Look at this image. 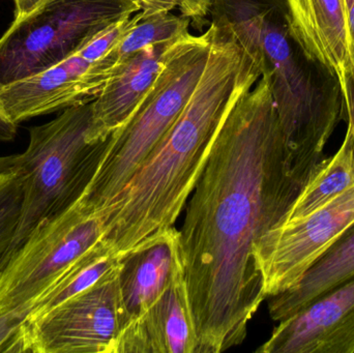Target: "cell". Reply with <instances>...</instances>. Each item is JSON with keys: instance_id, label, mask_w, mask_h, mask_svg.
<instances>
[{"instance_id": "1", "label": "cell", "mask_w": 354, "mask_h": 353, "mask_svg": "<svg viewBox=\"0 0 354 353\" xmlns=\"http://www.w3.org/2000/svg\"><path fill=\"white\" fill-rule=\"evenodd\" d=\"M301 188L270 83L261 76L216 133L179 230L198 353L245 341L266 300L254 247L283 221Z\"/></svg>"}, {"instance_id": "2", "label": "cell", "mask_w": 354, "mask_h": 353, "mask_svg": "<svg viewBox=\"0 0 354 353\" xmlns=\"http://www.w3.org/2000/svg\"><path fill=\"white\" fill-rule=\"evenodd\" d=\"M201 78L174 126L101 216L104 240L124 256L174 227L235 102L261 77L257 62L224 23L210 22Z\"/></svg>"}, {"instance_id": "3", "label": "cell", "mask_w": 354, "mask_h": 353, "mask_svg": "<svg viewBox=\"0 0 354 353\" xmlns=\"http://www.w3.org/2000/svg\"><path fill=\"white\" fill-rule=\"evenodd\" d=\"M91 124L93 102L74 106L29 128L23 153L0 157V173L14 172L22 180V209L12 254L39 223L59 215L84 194L110 139L89 140Z\"/></svg>"}, {"instance_id": "4", "label": "cell", "mask_w": 354, "mask_h": 353, "mask_svg": "<svg viewBox=\"0 0 354 353\" xmlns=\"http://www.w3.org/2000/svg\"><path fill=\"white\" fill-rule=\"evenodd\" d=\"M209 27L201 35L187 33L170 47L159 77L128 122L110 136L103 159L79 199L101 213L122 192L185 109L205 68Z\"/></svg>"}, {"instance_id": "5", "label": "cell", "mask_w": 354, "mask_h": 353, "mask_svg": "<svg viewBox=\"0 0 354 353\" xmlns=\"http://www.w3.org/2000/svg\"><path fill=\"white\" fill-rule=\"evenodd\" d=\"M141 10L135 0H48L0 37V84L41 72L114 23Z\"/></svg>"}, {"instance_id": "6", "label": "cell", "mask_w": 354, "mask_h": 353, "mask_svg": "<svg viewBox=\"0 0 354 353\" xmlns=\"http://www.w3.org/2000/svg\"><path fill=\"white\" fill-rule=\"evenodd\" d=\"M104 233L101 217L79 201L39 223L0 271V313L26 318L35 300Z\"/></svg>"}, {"instance_id": "7", "label": "cell", "mask_w": 354, "mask_h": 353, "mask_svg": "<svg viewBox=\"0 0 354 353\" xmlns=\"http://www.w3.org/2000/svg\"><path fill=\"white\" fill-rule=\"evenodd\" d=\"M118 271L49 312L25 319L21 353H115L129 323Z\"/></svg>"}, {"instance_id": "8", "label": "cell", "mask_w": 354, "mask_h": 353, "mask_svg": "<svg viewBox=\"0 0 354 353\" xmlns=\"http://www.w3.org/2000/svg\"><path fill=\"white\" fill-rule=\"evenodd\" d=\"M353 226L354 186L315 213L266 232L254 247L266 298L295 287Z\"/></svg>"}, {"instance_id": "9", "label": "cell", "mask_w": 354, "mask_h": 353, "mask_svg": "<svg viewBox=\"0 0 354 353\" xmlns=\"http://www.w3.org/2000/svg\"><path fill=\"white\" fill-rule=\"evenodd\" d=\"M108 80L99 62L88 61L76 52L41 72L3 85L0 110L19 126L93 102Z\"/></svg>"}, {"instance_id": "10", "label": "cell", "mask_w": 354, "mask_h": 353, "mask_svg": "<svg viewBox=\"0 0 354 353\" xmlns=\"http://www.w3.org/2000/svg\"><path fill=\"white\" fill-rule=\"evenodd\" d=\"M258 353H354V276L279 321Z\"/></svg>"}, {"instance_id": "11", "label": "cell", "mask_w": 354, "mask_h": 353, "mask_svg": "<svg viewBox=\"0 0 354 353\" xmlns=\"http://www.w3.org/2000/svg\"><path fill=\"white\" fill-rule=\"evenodd\" d=\"M198 348L183 271L151 307L126 325L115 353H198Z\"/></svg>"}, {"instance_id": "12", "label": "cell", "mask_w": 354, "mask_h": 353, "mask_svg": "<svg viewBox=\"0 0 354 353\" xmlns=\"http://www.w3.org/2000/svg\"><path fill=\"white\" fill-rule=\"evenodd\" d=\"M176 41L149 46L118 64L93 101L89 140H106L128 122L157 81Z\"/></svg>"}, {"instance_id": "13", "label": "cell", "mask_w": 354, "mask_h": 353, "mask_svg": "<svg viewBox=\"0 0 354 353\" xmlns=\"http://www.w3.org/2000/svg\"><path fill=\"white\" fill-rule=\"evenodd\" d=\"M183 271L180 236L176 227L156 234L122 256L118 281L129 323L151 307Z\"/></svg>"}, {"instance_id": "14", "label": "cell", "mask_w": 354, "mask_h": 353, "mask_svg": "<svg viewBox=\"0 0 354 353\" xmlns=\"http://www.w3.org/2000/svg\"><path fill=\"white\" fill-rule=\"evenodd\" d=\"M293 39L311 59L338 77L351 70L344 0H284Z\"/></svg>"}, {"instance_id": "15", "label": "cell", "mask_w": 354, "mask_h": 353, "mask_svg": "<svg viewBox=\"0 0 354 353\" xmlns=\"http://www.w3.org/2000/svg\"><path fill=\"white\" fill-rule=\"evenodd\" d=\"M354 186V140L347 124L340 149L318 164L281 223L303 219ZM280 223V224H281Z\"/></svg>"}, {"instance_id": "16", "label": "cell", "mask_w": 354, "mask_h": 353, "mask_svg": "<svg viewBox=\"0 0 354 353\" xmlns=\"http://www.w3.org/2000/svg\"><path fill=\"white\" fill-rule=\"evenodd\" d=\"M120 260L122 256L103 238L79 257L49 286L35 300L25 319L41 316L95 285L118 271Z\"/></svg>"}, {"instance_id": "17", "label": "cell", "mask_w": 354, "mask_h": 353, "mask_svg": "<svg viewBox=\"0 0 354 353\" xmlns=\"http://www.w3.org/2000/svg\"><path fill=\"white\" fill-rule=\"evenodd\" d=\"M189 21L191 19L183 15L176 16L171 12L147 14L139 10L132 29L105 58L100 60L102 68L110 77L113 76L118 64L129 56L149 46L176 41L187 35L189 33Z\"/></svg>"}, {"instance_id": "18", "label": "cell", "mask_w": 354, "mask_h": 353, "mask_svg": "<svg viewBox=\"0 0 354 353\" xmlns=\"http://www.w3.org/2000/svg\"><path fill=\"white\" fill-rule=\"evenodd\" d=\"M23 189L20 176L14 172L0 173V271L12 255L22 209Z\"/></svg>"}, {"instance_id": "19", "label": "cell", "mask_w": 354, "mask_h": 353, "mask_svg": "<svg viewBox=\"0 0 354 353\" xmlns=\"http://www.w3.org/2000/svg\"><path fill=\"white\" fill-rule=\"evenodd\" d=\"M137 19H138V12L118 21L99 35H95L77 52L88 61H100L122 41L127 33L134 26Z\"/></svg>"}, {"instance_id": "20", "label": "cell", "mask_w": 354, "mask_h": 353, "mask_svg": "<svg viewBox=\"0 0 354 353\" xmlns=\"http://www.w3.org/2000/svg\"><path fill=\"white\" fill-rule=\"evenodd\" d=\"M141 10L147 14L158 12H171L178 8L183 16L201 22L209 12L212 0H135Z\"/></svg>"}, {"instance_id": "21", "label": "cell", "mask_w": 354, "mask_h": 353, "mask_svg": "<svg viewBox=\"0 0 354 353\" xmlns=\"http://www.w3.org/2000/svg\"><path fill=\"white\" fill-rule=\"evenodd\" d=\"M24 317L0 313V353H21L20 333Z\"/></svg>"}, {"instance_id": "22", "label": "cell", "mask_w": 354, "mask_h": 353, "mask_svg": "<svg viewBox=\"0 0 354 353\" xmlns=\"http://www.w3.org/2000/svg\"><path fill=\"white\" fill-rule=\"evenodd\" d=\"M343 99H344L345 116L347 122L353 131L354 140V73H347L344 84L342 86Z\"/></svg>"}, {"instance_id": "23", "label": "cell", "mask_w": 354, "mask_h": 353, "mask_svg": "<svg viewBox=\"0 0 354 353\" xmlns=\"http://www.w3.org/2000/svg\"><path fill=\"white\" fill-rule=\"evenodd\" d=\"M48 0H12L14 2V20L12 23L19 22L29 15L39 10Z\"/></svg>"}, {"instance_id": "24", "label": "cell", "mask_w": 354, "mask_h": 353, "mask_svg": "<svg viewBox=\"0 0 354 353\" xmlns=\"http://www.w3.org/2000/svg\"><path fill=\"white\" fill-rule=\"evenodd\" d=\"M344 6L348 31L349 55L351 60V72L354 73V0H344Z\"/></svg>"}, {"instance_id": "25", "label": "cell", "mask_w": 354, "mask_h": 353, "mask_svg": "<svg viewBox=\"0 0 354 353\" xmlns=\"http://www.w3.org/2000/svg\"><path fill=\"white\" fill-rule=\"evenodd\" d=\"M2 85L0 84V88ZM18 134V124L10 122L0 110V142H10Z\"/></svg>"}]
</instances>
